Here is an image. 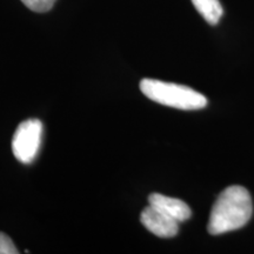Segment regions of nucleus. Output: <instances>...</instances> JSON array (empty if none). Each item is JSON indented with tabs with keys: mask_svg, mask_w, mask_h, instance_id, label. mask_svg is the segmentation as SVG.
Here are the masks:
<instances>
[{
	"mask_svg": "<svg viewBox=\"0 0 254 254\" xmlns=\"http://www.w3.org/2000/svg\"><path fill=\"white\" fill-rule=\"evenodd\" d=\"M192 4L209 25H217L224 14L219 0H192Z\"/></svg>",
	"mask_w": 254,
	"mask_h": 254,
	"instance_id": "423d86ee",
	"label": "nucleus"
},
{
	"mask_svg": "<svg viewBox=\"0 0 254 254\" xmlns=\"http://www.w3.org/2000/svg\"><path fill=\"white\" fill-rule=\"evenodd\" d=\"M140 90L148 99L178 110H200L207 105L205 95L184 85L155 79H142Z\"/></svg>",
	"mask_w": 254,
	"mask_h": 254,
	"instance_id": "f03ea898",
	"label": "nucleus"
},
{
	"mask_svg": "<svg viewBox=\"0 0 254 254\" xmlns=\"http://www.w3.org/2000/svg\"><path fill=\"white\" fill-rule=\"evenodd\" d=\"M140 221L151 233L159 238H173L179 232V222L151 205L142 209Z\"/></svg>",
	"mask_w": 254,
	"mask_h": 254,
	"instance_id": "20e7f679",
	"label": "nucleus"
},
{
	"mask_svg": "<svg viewBox=\"0 0 254 254\" xmlns=\"http://www.w3.org/2000/svg\"><path fill=\"white\" fill-rule=\"evenodd\" d=\"M17 247L14 246L11 238L0 232V254H18Z\"/></svg>",
	"mask_w": 254,
	"mask_h": 254,
	"instance_id": "6e6552de",
	"label": "nucleus"
},
{
	"mask_svg": "<svg viewBox=\"0 0 254 254\" xmlns=\"http://www.w3.org/2000/svg\"><path fill=\"white\" fill-rule=\"evenodd\" d=\"M23 4L32 11L43 13V12L50 11L56 4L57 0H21Z\"/></svg>",
	"mask_w": 254,
	"mask_h": 254,
	"instance_id": "0eeeda50",
	"label": "nucleus"
},
{
	"mask_svg": "<svg viewBox=\"0 0 254 254\" xmlns=\"http://www.w3.org/2000/svg\"><path fill=\"white\" fill-rule=\"evenodd\" d=\"M148 202L153 207L160 209L168 217H171L178 222H183L189 220L192 215V211L189 207L186 202L183 200L177 198H171V196H166L160 194V193H152L148 196Z\"/></svg>",
	"mask_w": 254,
	"mask_h": 254,
	"instance_id": "39448f33",
	"label": "nucleus"
},
{
	"mask_svg": "<svg viewBox=\"0 0 254 254\" xmlns=\"http://www.w3.org/2000/svg\"><path fill=\"white\" fill-rule=\"evenodd\" d=\"M253 214V204L245 187L233 185L219 194L212 207L207 230L212 236L243 228Z\"/></svg>",
	"mask_w": 254,
	"mask_h": 254,
	"instance_id": "f257e3e1",
	"label": "nucleus"
},
{
	"mask_svg": "<svg viewBox=\"0 0 254 254\" xmlns=\"http://www.w3.org/2000/svg\"><path fill=\"white\" fill-rule=\"evenodd\" d=\"M43 139V124L38 119H28L21 123L15 129L12 151L17 160L23 164H31L39 152Z\"/></svg>",
	"mask_w": 254,
	"mask_h": 254,
	"instance_id": "7ed1b4c3",
	"label": "nucleus"
}]
</instances>
